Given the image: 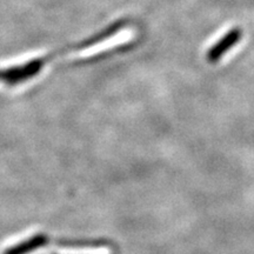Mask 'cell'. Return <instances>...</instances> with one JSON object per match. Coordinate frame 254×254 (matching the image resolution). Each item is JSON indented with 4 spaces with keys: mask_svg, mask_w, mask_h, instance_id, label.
Instances as JSON below:
<instances>
[{
    "mask_svg": "<svg viewBox=\"0 0 254 254\" xmlns=\"http://www.w3.org/2000/svg\"><path fill=\"white\" fill-rule=\"evenodd\" d=\"M52 254H55V253H52Z\"/></svg>",
    "mask_w": 254,
    "mask_h": 254,
    "instance_id": "277c9868",
    "label": "cell"
},
{
    "mask_svg": "<svg viewBox=\"0 0 254 254\" xmlns=\"http://www.w3.org/2000/svg\"><path fill=\"white\" fill-rule=\"evenodd\" d=\"M241 36H243V32H241L240 28L237 27L231 30L227 34H225L217 44H214V45L209 49L207 55H206V58H207L209 63H217L218 60H220V58L225 55V53L228 52L232 47L239 43Z\"/></svg>",
    "mask_w": 254,
    "mask_h": 254,
    "instance_id": "6da1fadb",
    "label": "cell"
},
{
    "mask_svg": "<svg viewBox=\"0 0 254 254\" xmlns=\"http://www.w3.org/2000/svg\"><path fill=\"white\" fill-rule=\"evenodd\" d=\"M58 246L67 247V249H101V247H113L107 240H56Z\"/></svg>",
    "mask_w": 254,
    "mask_h": 254,
    "instance_id": "3957f363",
    "label": "cell"
},
{
    "mask_svg": "<svg viewBox=\"0 0 254 254\" xmlns=\"http://www.w3.org/2000/svg\"><path fill=\"white\" fill-rule=\"evenodd\" d=\"M51 243V238L46 234H34L33 237L21 241L13 247H9L4 254H30L33 251L47 246Z\"/></svg>",
    "mask_w": 254,
    "mask_h": 254,
    "instance_id": "7a4b0ae2",
    "label": "cell"
}]
</instances>
